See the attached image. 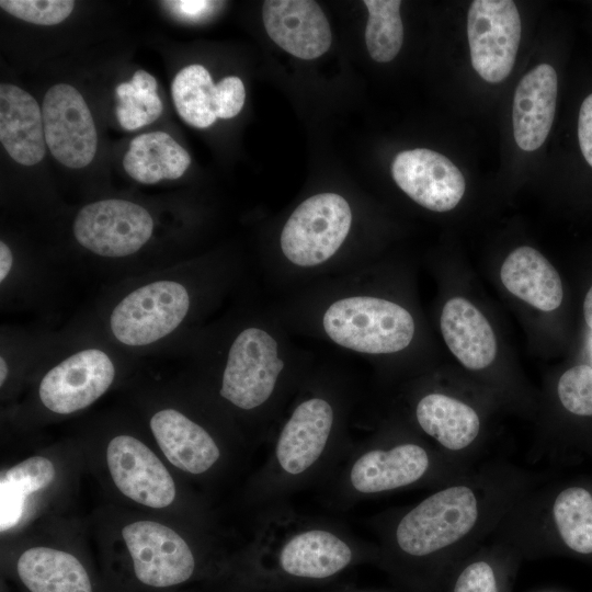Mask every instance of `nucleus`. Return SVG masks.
<instances>
[{"instance_id":"a878e982","label":"nucleus","mask_w":592,"mask_h":592,"mask_svg":"<svg viewBox=\"0 0 592 592\" xmlns=\"http://www.w3.org/2000/svg\"><path fill=\"white\" fill-rule=\"evenodd\" d=\"M554 520L565 544L580 554L592 553V494L580 487L561 491L553 506Z\"/></svg>"},{"instance_id":"393cba45","label":"nucleus","mask_w":592,"mask_h":592,"mask_svg":"<svg viewBox=\"0 0 592 592\" xmlns=\"http://www.w3.org/2000/svg\"><path fill=\"white\" fill-rule=\"evenodd\" d=\"M171 94L178 114L189 125L206 128L218 118L217 84L204 66L181 69L172 81Z\"/></svg>"},{"instance_id":"39448f33","label":"nucleus","mask_w":592,"mask_h":592,"mask_svg":"<svg viewBox=\"0 0 592 592\" xmlns=\"http://www.w3.org/2000/svg\"><path fill=\"white\" fill-rule=\"evenodd\" d=\"M277 348L275 339L265 330L255 327L242 330L228 352L221 397L244 410L264 403L284 368Z\"/></svg>"},{"instance_id":"20e7f679","label":"nucleus","mask_w":592,"mask_h":592,"mask_svg":"<svg viewBox=\"0 0 592 592\" xmlns=\"http://www.w3.org/2000/svg\"><path fill=\"white\" fill-rule=\"evenodd\" d=\"M189 308L190 296L182 284L155 281L133 291L114 307L111 331L125 345H148L175 330Z\"/></svg>"},{"instance_id":"f257e3e1","label":"nucleus","mask_w":592,"mask_h":592,"mask_svg":"<svg viewBox=\"0 0 592 592\" xmlns=\"http://www.w3.org/2000/svg\"><path fill=\"white\" fill-rule=\"evenodd\" d=\"M327 335L337 344L366 354H388L407 348L414 320L402 306L372 296H351L331 304L323 317Z\"/></svg>"},{"instance_id":"2f4dec72","label":"nucleus","mask_w":592,"mask_h":592,"mask_svg":"<svg viewBox=\"0 0 592 592\" xmlns=\"http://www.w3.org/2000/svg\"><path fill=\"white\" fill-rule=\"evenodd\" d=\"M454 592H498L492 568L485 561L467 566L459 574Z\"/></svg>"},{"instance_id":"2eb2a0df","label":"nucleus","mask_w":592,"mask_h":592,"mask_svg":"<svg viewBox=\"0 0 592 592\" xmlns=\"http://www.w3.org/2000/svg\"><path fill=\"white\" fill-rule=\"evenodd\" d=\"M333 422L332 407L321 398L299 403L284 425L275 448L282 469L298 475L321 456Z\"/></svg>"},{"instance_id":"c9c22d12","label":"nucleus","mask_w":592,"mask_h":592,"mask_svg":"<svg viewBox=\"0 0 592 592\" xmlns=\"http://www.w3.org/2000/svg\"><path fill=\"white\" fill-rule=\"evenodd\" d=\"M13 255L4 241L0 242V282L2 283L11 271Z\"/></svg>"},{"instance_id":"a211bd4d","label":"nucleus","mask_w":592,"mask_h":592,"mask_svg":"<svg viewBox=\"0 0 592 592\" xmlns=\"http://www.w3.org/2000/svg\"><path fill=\"white\" fill-rule=\"evenodd\" d=\"M440 326L448 349L465 367L482 369L496 358L494 332L483 314L466 298L446 301Z\"/></svg>"},{"instance_id":"4468645a","label":"nucleus","mask_w":592,"mask_h":592,"mask_svg":"<svg viewBox=\"0 0 592 592\" xmlns=\"http://www.w3.org/2000/svg\"><path fill=\"white\" fill-rule=\"evenodd\" d=\"M558 96V75L549 64H540L519 82L513 100V134L516 145L534 151L546 140L554 122Z\"/></svg>"},{"instance_id":"bb28decb","label":"nucleus","mask_w":592,"mask_h":592,"mask_svg":"<svg viewBox=\"0 0 592 592\" xmlns=\"http://www.w3.org/2000/svg\"><path fill=\"white\" fill-rule=\"evenodd\" d=\"M368 19L365 43L371 57L377 62L392 60L403 43V25L399 0H365Z\"/></svg>"},{"instance_id":"6ab92c4d","label":"nucleus","mask_w":592,"mask_h":592,"mask_svg":"<svg viewBox=\"0 0 592 592\" xmlns=\"http://www.w3.org/2000/svg\"><path fill=\"white\" fill-rule=\"evenodd\" d=\"M429 467L424 448L402 444L391 449H373L353 465L350 480L362 493H375L410 485L420 479Z\"/></svg>"},{"instance_id":"e433bc0d","label":"nucleus","mask_w":592,"mask_h":592,"mask_svg":"<svg viewBox=\"0 0 592 592\" xmlns=\"http://www.w3.org/2000/svg\"><path fill=\"white\" fill-rule=\"evenodd\" d=\"M582 315L587 327L592 331V285L584 295Z\"/></svg>"},{"instance_id":"b1692460","label":"nucleus","mask_w":592,"mask_h":592,"mask_svg":"<svg viewBox=\"0 0 592 592\" xmlns=\"http://www.w3.org/2000/svg\"><path fill=\"white\" fill-rule=\"evenodd\" d=\"M415 414L423 431L452 451L468 446L479 433L476 411L443 394L424 396L418 402Z\"/></svg>"},{"instance_id":"412c9836","label":"nucleus","mask_w":592,"mask_h":592,"mask_svg":"<svg viewBox=\"0 0 592 592\" xmlns=\"http://www.w3.org/2000/svg\"><path fill=\"white\" fill-rule=\"evenodd\" d=\"M352 559L350 547L334 534L311 530L292 537L282 548L280 561L292 576L321 579L330 577Z\"/></svg>"},{"instance_id":"1a4fd4ad","label":"nucleus","mask_w":592,"mask_h":592,"mask_svg":"<svg viewBox=\"0 0 592 592\" xmlns=\"http://www.w3.org/2000/svg\"><path fill=\"white\" fill-rule=\"evenodd\" d=\"M122 536L133 559L136 577L143 583L166 588L186 581L195 560L186 542L170 527L138 521L125 525Z\"/></svg>"},{"instance_id":"473e14b6","label":"nucleus","mask_w":592,"mask_h":592,"mask_svg":"<svg viewBox=\"0 0 592 592\" xmlns=\"http://www.w3.org/2000/svg\"><path fill=\"white\" fill-rule=\"evenodd\" d=\"M218 93V118H232L242 109L246 99V90L240 78L235 76L225 77L217 83Z\"/></svg>"},{"instance_id":"4be33fe9","label":"nucleus","mask_w":592,"mask_h":592,"mask_svg":"<svg viewBox=\"0 0 592 592\" xmlns=\"http://www.w3.org/2000/svg\"><path fill=\"white\" fill-rule=\"evenodd\" d=\"M18 573L31 592H92L89 576L71 554L48 547L25 550Z\"/></svg>"},{"instance_id":"f03ea898","label":"nucleus","mask_w":592,"mask_h":592,"mask_svg":"<svg viewBox=\"0 0 592 592\" xmlns=\"http://www.w3.org/2000/svg\"><path fill=\"white\" fill-rule=\"evenodd\" d=\"M478 517L477 499L465 486L441 490L423 500L399 522L396 539L412 556L437 551L465 536Z\"/></svg>"},{"instance_id":"7c9ffc66","label":"nucleus","mask_w":592,"mask_h":592,"mask_svg":"<svg viewBox=\"0 0 592 592\" xmlns=\"http://www.w3.org/2000/svg\"><path fill=\"white\" fill-rule=\"evenodd\" d=\"M55 477L53 463L43 456H33L7 470L1 480L25 497L47 487Z\"/></svg>"},{"instance_id":"4c0bfd02","label":"nucleus","mask_w":592,"mask_h":592,"mask_svg":"<svg viewBox=\"0 0 592 592\" xmlns=\"http://www.w3.org/2000/svg\"><path fill=\"white\" fill-rule=\"evenodd\" d=\"M8 364L3 356L0 357V385L2 386L8 377Z\"/></svg>"},{"instance_id":"cd10ccee","label":"nucleus","mask_w":592,"mask_h":592,"mask_svg":"<svg viewBox=\"0 0 592 592\" xmlns=\"http://www.w3.org/2000/svg\"><path fill=\"white\" fill-rule=\"evenodd\" d=\"M119 125L134 130L155 122L162 113L156 79L145 70H137L129 82L116 87Z\"/></svg>"},{"instance_id":"6e6552de","label":"nucleus","mask_w":592,"mask_h":592,"mask_svg":"<svg viewBox=\"0 0 592 592\" xmlns=\"http://www.w3.org/2000/svg\"><path fill=\"white\" fill-rule=\"evenodd\" d=\"M45 141L54 158L71 169L92 162L98 134L83 96L72 86L58 83L45 94L42 105Z\"/></svg>"},{"instance_id":"423d86ee","label":"nucleus","mask_w":592,"mask_h":592,"mask_svg":"<svg viewBox=\"0 0 592 592\" xmlns=\"http://www.w3.org/2000/svg\"><path fill=\"white\" fill-rule=\"evenodd\" d=\"M521 19L511 0H475L467 15L470 60L487 82L498 83L511 72L520 41Z\"/></svg>"},{"instance_id":"f704fd0d","label":"nucleus","mask_w":592,"mask_h":592,"mask_svg":"<svg viewBox=\"0 0 592 592\" xmlns=\"http://www.w3.org/2000/svg\"><path fill=\"white\" fill-rule=\"evenodd\" d=\"M175 13L186 19H197L204 15L215 2L201 0H181L164 2Z\"/></svg>"},{"instance_id":"dca6fc26","label":"nucleus","mask_w":592,"mask_h":592,"mask_svg":"<svg viewBox=\"0 0 592 592\" xmlns=\"http://www.w3.org/2000/svg\"><path fill=\"white\" fill-rule=\"evenodd\" d=\"M0 140L10 157L23 166L41 162L46 152L43 115L37 101L9 83L0 86Z\"/></svg>"},{"instance_id":"ddd939ff","label":"nucleus","mask_w":592,"mask_h":592,"mask_svg":"<svg viewBox=\"0 0 592 592\" xmlns=\"http://www.w3.org/2000/svg\"><path fill=\"white\" fill-rule=\"evenodd\" d=\"M262 19L271 39L297 58L315 59L330 48V24L316 1L266 0Z\"/></svg>"},{"instance_id":"9d476101","label":"nucleus","mask_w":592,"mask_h":592,"mask_svg":"<svg viewBox=\"0 0 592 592\" xmlns=\"http://www.w3.org/2000/svg\"><path fill=\"white\" fill-rule=\"evenodd\" d=\"M114 377L110 356L100 349H86L50 368L41 380L38 395L48 410L69 414L99 399Z\"/></svg>"},{"instance_id":"9b49d317","label":"nucleus","mask_w":592,"mask_h":592,"mask_svg":"<svg viewBox=\"0 0 592 592\" xmlns=\"http://www.w3.org/2000/svg\"><path fill=\"white\" fill-rule=\"evenodd\" d=\"M391 175L411 200L433 212L455 208L465 193L460 170L442 153L426 148L397 153Z\"/></svg>"},{"instance_id":"c756f323","label":"nucleus","mask_w":592,"mask_h":592,"mask_svg":"<svg viewBox=\"0 0 592 592\" xmlns=\"http://www.w3.org/2000/svg\"><path fill=\"white\" fill-rule=\"evenodd\" d=\"M11 15L38 25H55L66 20L75 8L71 0H1Z\"/></svg>"},{"instance_id":"5701e85b","label":"nucleus","mask_w":592,"mask_h":592,"mask_svg":"<svg viewBox=\"0 0 592 592\" xmlns=\"http://www.w3.org/2000/svg\"><path fill=\"white\" fill-rule=\"evenodd\" d=\"M190 163L189 152L164 132L135 137L123 159L127 174L144 184L178 179Z\"/></svg>"},{"instance_id":"aec40b11","label":"nucleus","mask_w":592,"mask_h":592,"mask_svg":"<svg viewBox=\"0 0 592 592\" xmlns=\"http://www.w3.org/2000/svg\"><path fill=\"white\" fill-rule=\"evenodd\" d=\"M501 282L514 296L549 312L560 307L563 287L554 265L536 249L520 247L504 260Z\"/></svg>"},{"instance_id":"7ed1b4c3","label":"nucleus","mask_w":592,"mask_h":592,"mask_svg":"<svg viewBox=\"0 0 592 592\" xmlns=\"http://www.w3.org/2000/svg\"><path fill=\"white\" fill-rule=\"evenodd\" d=\"M352 223L350 205L339 194L320 193L292 213L281 234L283 254L298 266L329 260L345 240Z\"/></svg>"},{"instance_id":"0eeeda50","label":"nucleus","mask_w":592,"mask_h":592,"mask_svg":"<svg viewBox=\"0 0 592 592\" xmlns=\"http://www.w3.org/2000/svg\"><path fill=\"white\" fill-rule=\"evenodd\" d=\"M153 230L151 215L143 206L119 198L83 206L73 221L77 241L106 258L130 255L141 249Z\"/></svg>"},{"instance_id":"72a5a7b5","label":"nucleus","mask_w":592,"mask_h":592,"mask_svg":"<svg viewBox=\"0 0 592 592\" xmlns=\"http://www.w3.org/2000/svg\"><path fill=\"white\" fill-rule=\"evenodd\" d=\"M25 496L7 483L0 480V530L8 531L15 526L21 520L25 506Z\"/></svg>"},{"instance_id":"f3484780","label":"nucleus","mask_w":592,"mask_h":592,"mask_svg":"<svg viewBox=\"0 0 592 592\" xmlns=\"http://www.w3.org/2000/svg\"><path fill=\"white\" fill-rule=\"evenodd\" d=\"M150 429L167 459L181 470L202 474L219 458L213 437L180 411H158L150 420Z\"/></svg>"},{"instance_id":"c85d7f7f","label":"nucleus","mask_w":592,"mask_h":592,"mask_svg":"<svg viewBox=\"0 0 592 592\" xmlns=\"http://www.w3.org/2000/svg\"><path fill=\"white\" fill-rule=\"evenodd\" d=\"M557 392L562 407L579 417H592V365H574L560 376Z\"/></svg>"},{"instance_id":"f8f14e48","label":"nucleus","mask_w":592,"mask_h":592,"mask_svg":"<svg viewBox=\"0 0 592 592\" xmlns=\"http://www.w3.org/2000/svg\"><path fill=\"white\" fill-rule=\"evenodd\" d=\"M106 462L117 489L127 498L149 508L170 505L175 498L174 481L156 454L130 435L111 440Z\"/></svg>"}]
</instances>
